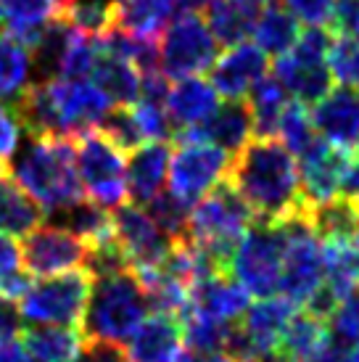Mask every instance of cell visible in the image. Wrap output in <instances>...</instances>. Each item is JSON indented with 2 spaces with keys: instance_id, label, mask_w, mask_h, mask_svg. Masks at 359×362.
I'll use <instances>...</instances> for the list:
<instances>
[{
  "instance_id": "2e32d148",
  "label": "cell",
  "mask_w": 359,
  "mask_h": 362,
  "mask_svg": "<svg viewBox=\"0 0 359 362\" xmlns=\"http://www.w3.org/2000/svg\"><path fill=\"white\" fill-rule=\"evenodd\" d=\"M312 124L319 138L343 151L359 148V93L339 85L325 98L312 103Z\"/></svg>"
},
{
  "instance_id": "8fae6325",
  "label": "cell",
  "mask_w": 359,
  "mask_h": 362,
  "mask_svg": "<svg viewBox=\"0 0 359 362\" xmlns=\"http://www.w3.org/2000/svg\"><path fill=\"white\" fill-rule=\"evenodd\" d=\"M233 153L206 141L180 143L172 151L170 161V193L177 196L182 204H199L206 193L220 185L230 172Z\"/></svg>"
},
{
  "instance_id": "f6af8a7d",
  "label": "cell",
  "mask_w": 359,
  "mask_h": 362,
  "mask_svg": "<svg viewBox=\"0 0 359 362\" xmlns=\"http://www.w3.org/2000/svg\"><path fill=\"white\" fill-rule=\"evenodd\" d=\"M80 362H130V354L122 344L100 341V339H82Z\"/></svg>"
},
{
  "instance_id": "c3c4849f",
  "label": "cell",
  "mask_w": 359,
  "mask_h": 362,
  "mask_svg": "<svg viewBox=\"0 0 359 362\" xmlns=\"http://www.w3.org/2000/svg\"><path fill=\"white\" fill-rule=\"evenodd\" d=\"M21 336V312L13 299L0 296V344Z\"/></svg>"
},
{
  "instance_id": "f35d334b",
  "label": "cell",
  "mask_w": 359,
  "mask_h": 362,
  "mask_svg": "<svg viewBox=\"0 0 359 362\" xmlns=\"http://www.w3.org/2000/svg\"><path fill=\"white\" fill-rule=\"evenodd\" d=\"M148 206V214L161 230L170 235L172 241H188V222H190V209L188 204H182L177 196H172L170 191H161Z\"/></svg>"
},
{
  "instance_id": "7a4b0ae2",
  "label": "cell",
  "mask_w": 359,
  "mask_h": 362,
  "mask_svg": "<svg viewBox=\"0 0 359 362\" xmlns=\"http://www.w3.org/2000/svg\"><path fill=\"white\" fill-rule=\"evenodd\" d=\"M8 170L21 188L45 209V217L85 199L71 138H32Z\"/></svg>"
},
{
  "instance_id": "4fadbf2b",
  "label": "cell",
  "mask_w": 359,
  "mask_h": 362,
  "mask_svg": "<svg viewBox=\"0 0 359 362\" xmlns=\"http://www.w3.org/2000/svg\"><path fill=\"white\" fill-rule=\"evenodd\" d=\"M114 238L135 270L161 267L170 257L172 241L140 204H122L114 211Z\"/></svg>"
},
{
  "instance_id": "6da1fadb",
  "label": "cell",
  "mask_w": 359,
  "mask_h": 362,
  "mask_svg": "<svg viewBox=\"0 0 359 362\" xmlns=\"http://www.w3.org/2000/svg\"><path fill=\"white\" fill-rule=\"evenodd\" d=\"M228 180L261 222H283L307 206L296 156L275 138L246 143L230 164Z\"/></svg>"
},
{
  "instance_id": "f1b7e54d",
  "label": "cell",
  "mask_w": 359,
  "mask_h": 362,
  "mask_svg": "<svg viewBox=\"0 0 359 362\" xmlns=\"http://www.w3.org/2000/svg\"><path fill=\"white\" fill-rule=\"evenodd\" d=\"M21 344L35 362H74L82 346V333L64 325H32L21 331Z\"/></svg>"
},
{
  "instance_id": "d4e9b609",
  "label": "cell",
  "mask_w": 359,
  "mask_h": 362,
  "mask_svg": "<svg viewBox=\"0 0 359 362\" xmlns=\"http://www.w3.org/2000/svg\"><path fill=\"white\" fill-rule=\"evenodd\" d=\"M261 6L264 3L259 0H209L201 13L209 24V30L214 32L217 42L230 48L251 37Z\"/></svg>"
},
{
  "instance_id": "9c48e42d",
  "label": "cell",
  "mask_w": 359,
  "mask_h": 362,
  "mask_svg": "<svg viewBox=\"0 0 359 362\" xmlns=\"http://www.w3.org/2000/svg\"><path fill=\"white\" fill-rule=\"evenodd\" d=\"M333 32L328 27H310L301 32L296 45L275 61V77L299 103H317L333 90L328 69V51Z\"/></svg>"
},
{
  "instance_id": "d590c367",
  "label": "cell",
  "mask_w": 359,
  "mask_h": 362,
  "mask_svg": "<svg viewBox=\"0 0 359 362\" xmlns=\"http://www.w3.org/2000/svg\"><path fill=\"white\" fill-rule=\"evenodd\" d=\"M61 19L82 35L103 37L117 27V0H66Z\"/></svg>"
},
{
  "instance_id": "e575fe53",
  "label": "cell",
  "mask_w": 359,
  "mask_h": 362,
  "mask_svg": "<svg viewBox=\"0 0 359 362\" xmlns=\"http://www.w3.org/2000/svg\"><path fill=\"white\" fill-rule=\"evenodd\" d=\"M32 53L11 35H0V101H16L30 88Z\"/></svg>"
},
{
  "instance_id": "30bf717a",
  "label": "cell",
  "mask_w": 359,
  "mask_h": 362,
  "mask_svg": "<svg viewBox=\"0 0 359 362\" xmlns=\"http://www.w3.org/2000/svg\"><path fill=\"white\" fill-rule=\"evenodd\" d=\"M286 233L278 222H254L230 262V272L251 296H275L283 272Z\"/></svg>"
},
{
  "instance_id": "680465c9",
  "label": "cell",
  "mask_w": 359,
  "mask_h": 362,
  "mask_svg": "<svg viewBox=\"0 0 359 362\" xmlns=\"http://www.w3.org/2000/svg\"><path fill=\"white\" fill-rule=\"evenodd\" d=\"M3 21H6V13H3V0H0V30H3Z\"/></svg>"
},
{
  "instance_id": "83f0119b",
  "label": "cell",
  "mask_w": 359,
  "mask_h": 362,
  "mask_svg": "<svg viewBox=\"0 0 359 362\" xmlns=\"http://www.w3.org/2000/svg\"><path fill=\"white\" fill-rule=\"evenodd\" d=\"M251 35H254V45L257 48H261L267 56L280 59L283 53H288L296 45L301 30H299V21L293 19V13L283 3L269 0V3L261 6L259 19L254 24Z\"/></svg>"
},
{
  "instance_id": "4316f807",
  "label": "cell",
  "mask_w": 359,
  "mask_h": 362,
  "mask_svg": "<svg viewBox=\"0 0 359 362\" xmlns=\"http://www.w3.org/2000/svg\"><path fill=\"white\" fill-rule=\"evenodd\" d=\"M48 217L56 220L53 225H61V228L74 233L77 238H82L90 249L114 241V214L109 209H103L100 204H95L93 199H88V196L64 206V209L53 211Z\"/></svg>"
},
{
  "instance_id": "277c9868",
  "label": "cell",
  "mask_w": 359,
  "mask_h": 362,
  "mask_svg": "<svg viewBox=\"0 0 359 362\" xmlns=\"http://www.w3.org/2000/svg\"><path fill=\"white\" fill-rule=\"evenodd\" d=\"M254 222H257V214L235 191V185L225 177L199 204H193L188 241L209 259L217 262L222 270H230L233 254Z\"/></svg>"
},
{
  "instance_id": "9a60e30c",
  "label": "cell",
  "mask_w": 359,
  "mask_h": 362,
  "mask_svg": "<svg viewBox=\"0 0 359 362\" xmlns=\"http://www.w3.org/2000/svg\"><path fill=\"white\" fill-rule=\"evenodd\" d=\"M53 101L59 109V119L66 138H74L85 130L98 127V122L114 109V103L103 95L93 80H48Z\"/></svg>"
},
{
  "instance_id": "f5cc1de1",
  "label": "cell",
  "mask_w": 359,
  "mask_h": 362,
  "mask_svg": "<svg viewBox=\"0 0 359 362\" xmlns=\"http://www.w3.org/2000/svg\"><path fill=\"white\" fill-rule=\"evenodd\" d=\"M209 0H180V8L182 11H204Z\"/></svg>"
},
{
  "instance_id": "3957f363",
  "label": "cell",
  "mask_w": 359,
  "mask_h": 362,
  "mask_svg": "<svg viewBox=\"0 0 359 362\" xmlns=\"http://www.w3.org/2000/svg\"><path fill=\"white\" fill-rule=\"evenodd\" d=\"M148 310L146 288L132 267L114 275L93 278L90 299L80 325L82 339L127 344L140 322L148 317Z\"/></svg>"
},
{
  "instance_id": "ab89813d",
  "label": "cell",
  "mask_w": 359,
  "mask_h": 362,
  "mask_svg": "<svg viewBox=\"0 0 359 362\" xmlns=\"http://www.w3.org/2000/svg\"><path fill=\"white\" fill-rule=\"evenodd\" d=\"M278 132H280V138H283V143H286V148H288L293 156H299V153L317 138V130H314V124H312V119H310V111L299 101L286 103L283 117H280V124H278Z\"/></svg>"
},
{
  "instance_id": "60d3db41",
  "label": "cell",
  "mask_w": 359,
  "mask_h": 362,
  "mask_svg": "<svg viewBox=\"0 0 359 362\" xmlns=\"http://www.w3.org/2000/svg\"><path fill=\"white\" fill-rule=\"evenodd\" d=\"M330 77L343 88H359V40L349 35H333L328 51Z\"/></svg>"
},
{
  "instance_id": "ac0fdd59",
  "label": "cell",
  "mask_w": 359,
  "mask_h": 362,
  "mask_svg": "<svg viewBox=\"0 0 359 362\" xmlns=\"http://www.w3.org/2000/svg\"><path fill=\"white\" fill-rule=\"evenodd\" d=\"M249 296L251 293L233 278V272L217 270L190 283V312H201L222 322H238L249 310Z\"/></svg>"
},
{
  "instance_id": "44dd1931",
  "label": "cell",
  "mask_w": 359,
  "mask_h": 362,
  "mask_svg": "<svg viewBox=\"0 0 359 362\" xmlns=\"http://www.w3.org/2000/svg\"><path fill=\"white\" fill-rule=\"evenodd\" d=\"M172 148L161 141H148L127 156V196L132 204L146 206L164 188L170 175Z\"/></svg>"
},
{
  "instance_id": "cb8c5ba5",
  "label": "cell",
  "mask_w": 359,
  "mask_h": 362,
  "mask_svg": "<svg viewBox=\"0 0 359 362\" xmlns=\"http://www.w3.org/2000/svg\"><path fill=\"white\" fill-rule=\"evenodd\" d=\"M42 220L45 209L21 188L8 167H0V233L8 238H27Z\"/></svg>"
},
{
  "instance_id": "816d5d0a",
  "label": "cell",
  "mask_w": 359,
  "mask_h": 362,
  "mask_svg": "<svg viewBox=\"0 0 359 362\" xmlns=\"http://www.w3.org/2000/svg\"><path fill=\"white\" fill-rule=\"evenodd\" d=\"M0 362H35L30 357V352L24 349V344L19 339L13 341H3L0 344Z\"/></svg>"
},
{
  "instance_id": "484cf974",
  "label": "cell",
  "mask_w": 359,
  "mask_h": 362,
  "mask_svg": "<svg viewBox=\"0 0 359 362\" xmlns=\"http://www.w3.org/2000/svg\"><path fill=\"white\" fill-rule=\"evenodd\" d=\"M90 80L98 85L103 95L109 98L114 106H132L140 98V71L135 64L122 59L117 53L106 51L100 45L98 61L90 71Z\"/></svg>"
},
{
  "instance_id": "1f68e13d",
  "label": "cell",
  "mask_w": 359,
  "mask_h": 362,
  "mask_svg": "<svg viewBox=\"0 0 359 362\" xmlns=\"http://www.w3.org/2000/svg\"><path fill=\"white\" fill-rule=\"evenodd\" d=\"M330 339V325L312 312H293L288 328L283 333L278 354L286 362H304Z\"/></svg>"
},
{
  "instance_id": "4dcf8cb0",
  "label": "cell",
  "mask_w": 359,
  "mask_h": 362,
  "mask_svg": "<svg viewBox=\"0 0 359 362\" xmlns=\"http://www.w3.org/2000/svg\"><path fill=\"white\" fill-rule=\"evenodd\" d=\"M3 13L11 37L32 48L50 21L61 19V6L59 0H3Z\"/></svg>"
},
{
  "instance_id": "bcb514c9",
  "label": "cell",
  "mask_w": 359,
  "mask_h": 362,
  "mask_svg": "<svg viewBox=\"0 0 359 362\" xmlns=\"http://www.w3.org/2000/svg\"><path fill=\"white\" fill-rule=\"evenodd\" d=\"M328 30L333 35H349L359 40V0H336Z\"/></svg>"
},
{
  "instance_id": "74e56055",
  "label": "cell",
  "mask_w": 359,
  "mask_h": 362,
  "mask_svg": "<svg viewBox=\"0 0 359 362\" xmlns=\"http://www.w3.org/2000/svg\"><path fill=\"white\" fill-rule=\"evenodd\" d=\"M98 130L109 138L119 151H124L130 156L135 148H140L146 141V135L140 130L138 124V117H135V111L132 106H114V109L98 122Z\"/></svg>"
},
{
  "instance_id": "ffe728a7",
  "label": "cell",
  "mask_w": 359,
  "mask_h": 362,
  "mask_svg": "<svg viewBox=\"0 0 359 362\" xmlns=\"http://www.w3.org/2000/svg\"><path fill=\"white\" fill-rule=\"evenodd\" d=\"M251 135H254V124H251L249 103L243 98H233L228 103H220L204 124L177 132L175 138L177 143L206 141L225 148L228 153H238L251 141Z\"/></svg>"
},
{
  "instance_id": "836d02e7",
  "label": "cell",
  "mask_w": 359,
  "mask_h": 362,
  "mask_svg": "<svg viewBox=\"0 0 359 362\" xmlns=\"http://www.w3.org/2000/svg\"><path fill=\"white\" fill-rule=\"evenodd\" d=\"M312 225L322 243H351L359 230V206L346 202L343 196H336L330 202L310 206Z\"/></svg>"
},
{
  "instance_id": "d6986e66",
  "label": "cell",
  "mask_w": 359,
  "mask_h": 362,
  "mask_svg": "<svg viewBox=\"0 0 359 362\" xmlns=\"http://www.w3.org/2000/svg\"><path fill=\"white\" fill-rule=\"evenodd\" d=\"M293 312H296V307L288 299L278 296V293L257 299L254 304H249V310L243 312L238 325L240 331L246 333V339L251 341L259 362L278 357L280 339H283V333L288 328Z\"/></svg>"
},
{
  "instance_id": "7dc6e473",
  "label": "cell",
  "mask_w": 359,
  "mask_h": 362,
  "mask_svg": "<svg viewBox=\"0 0 359 362\" xmlns=\"http://www.w3.org/2000/svg\"><path fill=\"white\" fill-rule=\"evenodd\" d=\"M21 270H24V267H21V249L16 246L13 238L0 233V291H3L6 283Z\"/></svg>"
},
{
  "instance_id": "e0dca14e",
  "label": "cell",
  "mask_w": 359,
  "mask_h": 362,
  "mask_svg": "<svg viewBox=\"0 0 359 362\" xmlns=\"http://www.w3.org/2000/svg\"><path fill=\"white\" fill-rule=\"evenodd\" d=\"M211 85L222 98H246L249 90L267 77V53L254 42H238L217 56L211 66Z\"/></svg>"
},
{
  "instance_id": "d6a6232c",
  "label": "cell",
  "mask_w": 359,
  "mask_h": 362,
  "mask_svg": "<svg viewBox=\"0 0 359 362\" xmlns=\"http://www.w3.org/2000/svg\"><path fill=\"white\" fill-rule=\"evenodd\" d=\"M249 111H251V124H254V138H275L280 124V117H283V109H286V88L280 85V80L272 74V77H261L254 88L249 90Z\"/></svg>"
},
{
  "instance_id": "681fc988",
  "label": "cell",
  "mask_w": 359,
  "mask_h": 362,
  "mask_svg": "<svg viewBox=\"0 0 359 362\" xmlns=\"http://www.w3.org/2000/svg\"><path fill=\"white\" fill-rule=\"evenodd\" d=\"M341 196L346 202L357 204L359 206V153H351L346 172H343V180H341Z\"/></svg>"
},
{
  "instance_id": "5b68a950",
  "label": "cell",
  "mask_w": 359,
  "mask_h": 362,
  "mask_svg": "<svg viewBox=\"0 0 359 362\" xmlns=\"http://www.w3.org/2000/svg\"><path fill=\"white\" fill-rule=\"evenodd\" d=\"M286 233V254L280 272L278 296L288 299L293 307H304L310 296L325 281V249L322 238L312 225L310 204L301 206L288 220L278 222Z\"/></svg>"
},
{
  "instance_id": "11a10c76",
  "label": "cell",
  "mask_w": 359,
  "mask_h": 362,
  "mask_svg": "<svg viewBox=\"0 0 359 362\" xmlns=\"http://www.w3.org/2000/svg\"><path fill=\"white\" fill-rule=\"evenodd\" d=\"M343 362H359V344H354V346H349V349H346V354H343Z\"/></svg>"
},
{
  "instance_id": "5bb4252c",
  "label": "cell",
  "mask_w": 359,
  "mask_h": 362,
  "mask_svg": "<svg viewBox=\"0 0 359 362\" xmlns=\"http://www.w3.org/2000/svg\"><path fill=\"white\" fill-rule=\"evenodd\" d=\"M351 153L343 151L339 146L328 143L325 138H314V141L296 156L299 164V177H301V196L310 206L336 199L341 191V180L349 164Z\"/></svg>"
},
{
  "instance_id": "603a6c76",
  "label": "cell",
  "mask_w": 359,
  "mask_h": 362,
  "mask_svg": "<svg viewBox=\"0 0 359 362\" xmlns=\"http://www.w3.org/2000/svg\"><path fill=\"white\" fill-rule=\"evenodd\" d=\"M217 106H220V93L204 77L175 80V85H170V93H167V111L177 132L204 124Z\"/></svg>"
},
{
  "instance_id": "7c38bea8",
  "label": "cell",
  "mask_w": 359,
  "mask_h": 362,
  "mask_svg": "<svg viewBox=\"0 0 359 362\" xmlns=\"http://www.w3.org/2000/svg\"><path fill=\"white\" fill-rule=\"evenodd\" d=\"M88 243L61 225L35 228L21 246V267L35 278H50V275L88 267Z\"/></svg>"
},
{
  "instance_id": "7bdbcfd3",
  "label": "cell",
  "mask_w": 359,
  "mask_h": 362,
  "mask_svg": "<svg viewBox=\"0 0 359 362\" xmlns=\"http://www.w3.org/2000/svg\"><path fill=\"white\" fill-rule=\"evenodd\" d=\"M21 117L13 103L0 101V167H8V161L16 156L21 141Z\"/></svg>"
},
{
  "instance_id": "ba28073f",
  "label": "cell",
  "mask_w": 359,
  "mask_h": 362,
  "mask_svg": "<svg viewBox=\"0 0 359 362\" xmlns=\"http://www.w3.org/2000/svg\"><path fill=\"white\" fill-rule=\"evenodd\" d=\"M220 42L201 11H182L159 35V66L167 80L201 77L214 66Z\"/></svg>"
},
{
  "instance_id": "8992f818",
  "label": "cell",
  "mask_w": 359,
  "mask_h": 362,
  "mask_svg": "<svg viewBox=\"0 0 359 362\" xmlns=\"http://www.w3.org/2000/svg\"><path fill=\"white\" fill-rule=\"evenodd\" d=\"M90 288H93V275L88 267L50 275V278H37L16 302L21 320L32 325H64V328L80 331Z\"/></svg>"
},
{
  "instance_id": "ee69618b",
  "label": "cell",
  "mask_w": 359,
  "mask_h": 362,
  "mask_svg": "<svg viewBox=\"0 0 359 362\" xmlns=\"http://www.w3.org/2000/svg\"><path fill=\"white\" fill-rule=\"evenodd\" d=\"M283 6L307 27H330L336 0H283Z\"/></svg>"
},
{
  "instance_id": "f907efd6",
  "label": "cell",
  "mask_w": 359,
  "mask_h": 362,
  "mask_svg": "<svg viewBox=\"0 0 359 362\" xmlns=\"http://www.w3.org/2000/svg\"><path fill=\"white\" fill-rule=\"evenodd\" d=\"M343 354H346V346L330 336L328 341L322 344L317 352L312 354V357H307L304 362H343Z\"/></svg>"
},
{
  "instance_id": "db71d44e",
  "label": "cell",
  "mask_w": 359,
  "mask_h": 362,
  "mask_svg": "<svg viewBox=\"0 0 359 362\" xmlns=\"http://www.w3.org/2000/svg\"><path fill=\"white\" fill-rule=\"evenodd\" d=\"M196 362H233L228 354H204V357H196Z\"/></svg>"
},
{
  "instance_id": "b9f144b4",
  "label": "cell",
  "mask_w": 359,
  "mask_h": 362,
  "mask_svg": "<svg viewBox=\"0 0 359 362\" xmlns=\"http://www.w3.org/2000/svg\"><path fill=\"white\" fill-rule=\"evenodd\" d=\"M330 336L343 346L359 344V283L351 288V293L339 304V310L330 317Z\"/></svg>"
},
{
  "instance_id": "8d00e7d4",
  "label": "cell",
  "mask_w": 359,
  "mask_h": 362,
  "mask_svg": "<svg viewBox=\"0 0 359 362\" xmlns=\"http://www.w3.org/2000/svg\"><path fill=\"white\" fill-rule=\"evenodd\" d=\"M233 322H222L214 317H206L201 312H188L182 317V344H188L190 354L204 357V354L225 352V341Z\"/></svg>"
},
{
  "instance_id": "91938a15",
  "label": "cell",
  "mask_w": 359,
  "mask_h": 362,
  "mask_svg": "<svg viewBox=\"0 0 359 362\" xmlns=\"http://www.w3.org/2000/svg\"><path fill=\"white\" fill-rule=\"evenodd\" d=\"M267 362H286V360H283V357L278 354V357H272V360H267Z\"/></svg>"
},
{
  "instance_id": "9f6ffc18",
  "label": "cell",
  "mask_w": 359,
  "mask_h": 362,
  "mask_svg": "<svg viewBox=\"0 0 359 362\" xmlns=\"http://www.w3.org/2000/svg\"><path fill=\"white\" fill-rule=\"evenodd\" d=\"M351 249H354V259H357V272H359V230L354 235V241H351Z\"/></svg>"
},
{
  "instance_id": "52a82bcc",
  "label": "cell",
  "mask_w": 359,
  "mask_h": 362,
  "mask_svg": "<svg viewBox=\"0 0 359 362\" xmlns=\"http://www.w3.org/2000/svg\"><path fill=\"white\" fill-rule=\"evenodd\" d=\"M74 141V164L82 191L103 209H117L127 202V153L98 130H85Z\"/></svg>"
},
{
  "instance_id": "6f0895ef",
  "label": "cell",
  "mask_w": 359,
  "mask_h": 362,
  "mask_svg": "<svg viewBox=\"0 0 359 362\" xmlns=\"http://www.w3.org/2000/svg\"><path fill=\"white\" fill-rule=\"evenodd\" d=\"M172 362H196V354H177Z\"/></svg>"
},
{
  "instance_id": "f546056e",
  "label": "cell",
  "mask_w": 359,
  "mask_h": 362,
  "mask_svg": "<svg viewBox=\"0 0 359 362\" xmlns=\"http://www.w3.org/2000/svg\"><path fill=\"white\" fill-rule=\"evenodd\" d=\"M177 8L180 0H117V27L140 37H159Z\"/></svg>"
},
{
  "instance_id": "7402d4cb",
  "label": "cell",
  "mask_w": 359,
  "mask_h": 362,
  "mask_svg": "<svg viewBox=\"0 0 359 362\" xmlns=\"http://www.w3.org/2000/svg\"><path fill=\"white\" fill-rule=\"evenodd\" d=\"M182 349V320L156 312L127 339L130 362H172Z\"/></svg>"
}]
</instances>
